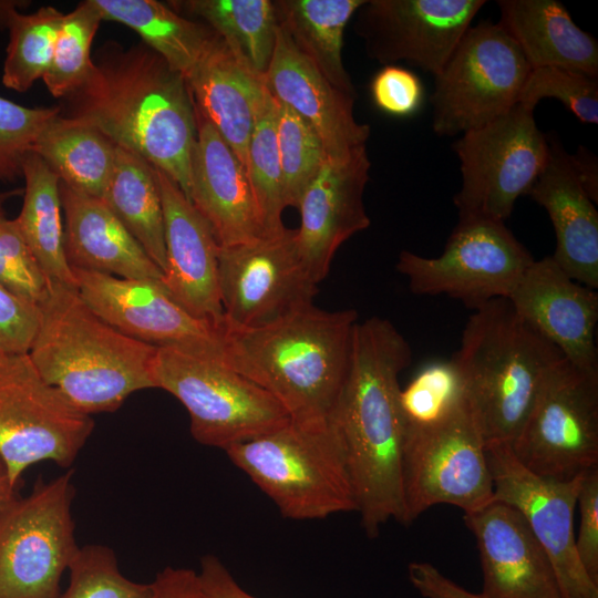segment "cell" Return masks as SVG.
<instances>
[{
	"label": "cell",
	"mask_w": 598,
	"mask_h": 598,
	"mask_svg": "<svg viewBox=\"0 0 598 598\" xmlns=\"http://www.w3.org/2000/svg\"><path fill=\"white\" fill-rule=\"evenodd\" d=\"M411 348L394 324L357 322L348 373L331 415L346 454L357 512L369 538L393 519L405 525L402 454L405 422L399 375Z\"/></svg>",
	"instance_id": "1"
},
{
	"label": "cell",
	"mask_w": 598,
	"mask_h": 598,
	"mask_svg": "<svg viewBox=\"0 0 598 598\" xmlns=\"http://www.w3.org/2000/svg\"><path fill=\"white\" fill-rule=\"evenodd\" d=\"M69 99L70 117L97 127L169 176L188 198L196 115L185 78L143 42H110Z\"/></svg>",
	"instance_id": "2"
},
{
	"label": "cell",
	"mask_w": 598,
	"mask_h": 598,
	"mask_svg": "<svg viewBox=\"0 0 598 598\" xmlns=\"http://www.w3.org/2000/svg\"><path fill=\"white\" fill-rule=\"evenodd\" d=\"M358 315L312 302L255 328L224 326L225 362L271 394L290 421L330 422L349 368Z\"/></svg>",
	"instance_id": "3"
},
{
	"label": "cell",
	"mask_w": 598,
	"mask_h": 598,
	"mask_svg": "<svg viewBox=\"0 0 598 598\" xmlns=\"http://www.w3.org/2000/svg\"><path fill=\"white\" fill-rule=\"evenodd\" d=\"M38 310L28 354L43 379L81 412H114L134 392L155 388L157 347L104 321L75 287L48 283Z\"/></svg>",
	"instance_id": "4"
},
{
	"label": "cell",
	"mask_w": 598,
	"mask_h": 598,
	"mask_svg": "<svg viewBox=\"0 0 598 598\" xmlns=\"http://www.w3.org/2000/svg\"><path fill=\"white\" fill-rule=\"evenodd\" d=\"M452 359L485 445L512 446L565 357L502 298L474 310Z\"/></svg>",
	"instance_id": "5"
},
{
	"label": "cell",
	"mask_w": 598,
	"mask_h": 598,
	"mask_svg": "<svg viewBox=\"0 0 598 598\" xmlns=\"http://www.w3.org/2000/svg\"><path fill=\"white\" fill-rule=\"evenodd\" d=\"M225 452L286 518L357 512L344 447L331 420L317 425L289 421Z\"/></svg>",
	"instance_id": "6"
},
{
	"label": "cell",
	"mask_w": 598,
	"mask_h": 598,
	"mask_svg": "<svg viewBox=\"0 0 598 598\" xmlns=\"http://www.w3.org/2000/svg\"><path fill=\"white\" fill-rule=\"evenodd\" d=\"M153 379L185 406L190 434L203 445L225 451L290 421L271 394L223 360L157 348Z\"/></svg>",
	"instance_id": "7"
},
{
	"label": "cell",
	"mask_w": 598,
	"mask_h": 598,
	"mask_svg": "<svg viewBox=\"0 0 598 598\" xmlns=\"http://www.w3.org/2000/svg\"><path fill=\"white\" fill-rule=\"evenodd\" d=\"M530 71L499 22L471 25L434 75L430 96L434 133L462 135L505 114L518 103Z\"/></svg>",
	"instance_id": "8"
},
{
	"label": "cell",
	"mask_w": 598,
	"mask_h": 598,
	"mask_svg": "<svg viewBox=\"0 0 598 598\" xmlns=\"http://www.w3.org/2000/svg\"><path fill=\"white\" fill-rule=\"evenodd\" d=\"M402 484L405 525L434 505L467 514L493 501L486 445L466 398L436 422L405 425Z\"/></svg>",
	"instance_id": "9"
},
{
	"label": "cell",
	"mask_w": 598,
	"mask_h": 598,
	"mask_svg": "<svg viewBox=\"0 0 598 598\" xmlns=\"http://www.w3.org/2000/svg\"><path fill=\"white\" fill-rule=\"evenodd\" d=\"M73 470L38 478L0 513V598H60V581L80 546L71 507Z\"/></svg>",
	"instance_id": "10"
},
{
	"label": "cell",
	"mask_w": 598,
	"mask_h": 598,
	"mask_svg": "<svg viewBox=\"0 0 598 598\" xmlns=\"http://www.w3.org/2000/svg\"><path fill=\"white\" fill-rule=\"evenodd\" d=\"M462 183L453 203L458 219L504 221L545 167L549 144L534 110L517 103L505 114L465 132L453 145Z\"/></svg>",
	"instance_id": "11"
},
{
	"label": "cell",
	"mask_w": 598,
	"mask_h": 598,
	"mask_svg": "<svg viewBox=\"0 0 598 598\" xmlns=\"http://www.w3.org/2000/svg\"><path fill=\"white\" fill-rule=\"evenodd\" d=\"M93 429V417L49 384L28 353H0V457L14 485L39 462L70 468Z\"/></svg>",
	"instance_id": "12"
},
{
	"label": "cell",
	"mask_w": 598,
	"mask_h": 598,
	"mask_svg": "<svg viewBox=\"0 0 598 598\" xmlns=\"http://www.w3.org/2000/svg\"><path fill=\"white\" fill-rule=\"evenodd\" d=\"M535 259L504 221L458 219L442 254L403 250L396 269L416 295H447L473 310L507 299Z\"/></svg>",
	"instance_id": "13"
},
{
	"label": "cell",
	"mask_w": 598,
	"mask_h": 598,
	"mask_svg": "<svg viewBox=\"0 0 598 598\" xmlns=\"http://www.w3.org/2000/svg\"><path fill=\"white\" fill-rule=\"evenodd\" d=\"M509 447L529 471L557 480L598 466V371L559 361Z\"/></svg>",
	"instance_id": "14"
},
{
	"label": "cell",
	"mask_w": 598,
	"mask_h": 598,
	"mask_svg": "<svg viewBox=\"0 0 598 598\" xmlns=\"http://www.w3.org/2000/svg\"><path fill=\"white\" fill-rule=\"evenodd\" d=\"M317 286L298 250L297 229L218 248L225 324L255 328L312 302Z\"/></svg>",
	"instance_id": "15"
},
{
	"label": "cell",
	"mask_w": 598,
	"mask_h": 598,
	"mask_svg": "<svg viewBox=\"0 0 598 598\" xmlns=\"http://www.w3.org/2000/svg\"><path fill=\"white\" fill-rule=\"evenodd\" d=\"M493 501L517 508L546 550L564 598H598L576 550L574 513L582 475L557 480L525 467L508 445L486 446Z\"/></svg>",
	"instance_id": "16"
},
{
	"label": "cell",
	"mask_w": 598,
	"mask_h": 598,
	"mask_svg": "<svg viewBox=\"0 0 598 598\" xmlns=\"http://www.w3.org/2000/svg\"><path fill=\"white\" fill-rule=\"evenodd\" d=\"M72 271L86 305L122 333L157 348L225 361L223 329L192 316L162 282Z\"/></svg>",
	"instance_id": "17"
},
{
	"label": "cell",
	"mask_w": 598,
	"mask_h": 598,
	"mask_svg": "<svg viewBox=\"0 0 598 598\" xmlns=\"http://www.w3.org/2000/svg\"><path fill=\"white\" fill-rule=\"evenodd\" d=\"M486 3L485 0H365L354 32L368 56L383 65L406 61L433 75Z\"/></svg>",
	"instance_id": "18"
},
{
	"label": "cell",
	"mask_w": 598,
	"mask_h": 598,
	"mask_svg": "<svg viewBox=\"0 0 598 598\" xmlns=\"http://www.w3.org/2000/svg\"><path fill=\"white\" fill-rule=\"evenodd\" d=\"M370 167L365 146L327 156L300 199L298 250L316 285L327 277L339 247L370 226L363 202Z\"/></svg>",
	"instance_id": "19"
},
{
	"label": "cell",
	"mask_w": 598,
	"mask_h": 598,
	"mask_svg": "<svg viewBox=\"0 0 598 598\" xmlns=\"http://www.w3.org/2000/svg\"><path fill=\"white\" fill-rule=\"evenodd\" d=\"M155 168L159 187L166 264L163 286L195 318L223 329L218 287V244L205 218L179 186Z\"/></svg>",
	"instance_id": "20"
},
{
	"label": "cell",
	"mask_w": 598,
	"mask_h": 598,
	"mask_svg": "<svg viewBox=\"0 0 598 598\" xmlns=\"http://www.w3.org/2000/svg\"><path fill=\"white\" fill-rule=\"evenodd\" d=\"M473 533L486 598H564L553 564L522 513L492 501L463 515Z\"/></svg>",
	"instance_id": "21"
},
{
	"label": "cell",
	"mask_w": 598,
	"mask_h": 598,
	"mask_svg": "<svg viewBox=\"0 0 598 598\" xmlns=\"http://www.w3.org/2000/svg\"><path fill=\"white\" fill-rule=\"evenodd\" d=\"M516 313L571 364L598 371V293L571 279L547 256L534 260L507 298Z\"/></svg>",
	"instance_id": "22"
},
{
	"label": "cell",
	"mask_w": 598,
	"mask_h": 598,
	"mask_svg": "<svg viewBox=\"0 0 598 598\" xmlns=\"http://www.w3.org/2000/svg\"><path fill=\"white\" fill-rule=\"evenodd\" d=\"M195 115L188 199L208 223L219 247L262 237L266 234L244 165L196 109Z\"/></svg>",
	"instance_id": "23"
},
{
	"label": "cell",
	"mask_w": 598,
	"mask_h": 598,
	"mask_svg": "<svg viewBox=\"0 0 598 598\" xmlns=\"http://www.w3.org/2000/svg\"><path fill=\"white\" fill-rule=\"evenodd\" d=\"M264 84L270 94L305 118L319 134L327 156L365 146L370 126L354 116L355 97L334 87L279 25Z\"/></svg>",
	"instance_id": "24"
},
{
	"label": "cell",
	"mask_w": 598,
	"mask_h": 598,
	"mask_svg": "<svg viewBox=\"0 0 598 598\" xmlns=\"http://www.w3.org/2000/svg\"><path fill=\"white\" fill-rule=\"evenodd\" d=\"M547 163L527 195L547 212L556 236L554 261L575 281L598 289V212L568 154L547 136Z\"/></svg>",
	"instance_id": "25"
},
{
	"label": "cell",
	"mask_w": 598,
	"mask_h": 598,
	"mask_svg": "<svg viewBox=\"0 0 598 598\" xmlns=\"http://www.w3.org/2000/svg\"><path fill=\"white\" fill-rule=\"evenodd\" d=\"M71 269L162 282L163 272L105 202L59 183ZM163 283V282H162Z\"/></svg>",
	"instance_id": "26"
},
{
	"label": "cell",
	"mask_w": 598,
	"mask_h": 598,
	"mask_svg": "<svg viewBox=\"0 0 598 598\" xmlns=\"http://www.w3.org/2000/svg\"><path fill=\"white\" fill-rule=\"evenodd\" d=\"M195 109L215 127L245 167L248 143L267 94L219 39L186 79Z\"/></svg>",
	"instance_id": "27"
},
{
	"label": "cell",
	"mask_w": 598,
	"mask_h": 598,
	"mask_svg": "<svg viewBox=\"0 0 598 598\" xmlns=\"http://www.w3.org/2000/svg\"><path fill=\"white\" fill-rule=\"evenodd\" d=\"M499 23L532 69L561 68L598 76V43L556 0H498Z\"/></svg>",
	"instance_id": "28"
},
{
	"label": "cell",
	"mask_w": 598,
	"mask_h": 598,
	"mask_svg": "<svg viewBox=\"0 0 598 598\" xmlns=\"http://www.w3.org/2000/svg\"><path fill=\"white\" fill-rule=\"evenodd\" d=\"M103 21L134 30L142 42L161 55L185 80L219 37L205 23L183 17L156 0H93Z\"/></svg>",
	"instance_id": "29"
},
{
	"label": "cell",
	"mask_w": 598,
	"mask_h": 598,
	"mask_svg": "<svg viewBox=\"0 0 598 598\" xmlns=\"http://www.w3.org/2000/svg\"><path fill=\"white\" fill-rule=\"evenodd\" d=\"M365 0H274L279 25L299 52L338 90L357 96L342 60L343 34Z\"/></svg>",
	"instance_id": "30"
},
{
	"label": "cell",
	"mask_w": 598,
	"mask_h": 598,
	"mask_svg": "<svg viewBox=\"0 0 598 598\" xmlns=\"http://www.w3.org/2000/svg\"><path fill=\"white\" fill-rule=\"evenodd\" d=\"M167 4L183 17L207 24L241 65L264 78L279 28L274 0H176Z\"/></svg>",
	"instance_id": "31"
},
{
	"label": "cell",
	"mask_w": 598,
	"mask_h": 598,
	"mask_svg": "<svg viewBox=\"0 0 598 598\" xmlns=\"http://www.w3.org/2000/svg\"><path fill=\"white\" fill-rule=\"evenodd\" d=\"M117 145L91 123L61 114L38 136L37 154L60 182L102 197L111 178Z\"/></svg>",
	"instance_id": "32"
},
{
	"label": "cell",
	"mask_w": 598,
	"mask_h": 598,
	"mask_svg": "<svg viewBox=\"0 0 598 598\" xmlns=\"http://www.w3.org/2000/svg\"><path fill=\"white\" fill-rule=\"evenodd\" d=\"M23 202L16 217L21 234L48 283L76 288L64 250V225L59 177L34 153L22 167Z\"/></svg>",
	"instance_id": "33"
},
{
	"label": "cell",
	"mask_w": 598,
	"mask_h": 598,
	"mask_svg": "<svg viewBox=\"0 0 598 598\" xmlns=\"http://www.w3.org/2000/svg\"><path fill=\"white\" fill-rule=\"evenodd\" d=\"M101 198L163 272L164 216L154 166L117 146L114 168Z\"/></svg>",
	"instance_id": "34"
},
{
	"label": "cell",
	"mask_w": 598,
	"mask_h": 598,
	"mask_svg": "<svg viewBox=\"0 0 598 598\" xmlns=\"http://www.w3.org/2000/svg\"><path fill=\"white\" fill-rule=\"evenodd\" d=\"M64 13L51 6L32 13L13 9L7 21L9 42L3 62L2 84L27 92L43 79L51 64L55 40Z\"/></svg>",
	"instance_id": "35"
},
{
	"label": "cell",
	"mask_w": 598,
	"mask_h": 598,
	"mask_svg": "<svg viewBox=\"0 0 598 598\" xmlns=\"http://www.w3.org/2000/svg\"><path fill=\"white\" fill-rule=\"evenodd\" d=\"M267 89V87H266ZM277 100L267 90L248 143L245 169L266 235L276 234L282 223L281 166L277 142Z\"/></svg>",
	"instance_id": "36"
},
{
	"label": "cell",
	"mask_w": 598,
	"mask_h": 598,
	"mask_svg": "<svg viewBox=\"0 0 598 598\" xmlns=\"http://www.w3.org/2000/svg\"><path fill=\"white\" fill-rule=\"evenodd\" d=\"M103 21L93 0L82 1L64 14L43 82L54 97H68L93 69L91 45Z\"/></svg>",
	"instance_id": "37"
},
{
	"label": "cell",
	"mask_w": 598,
	"mask_h": 598,
	"mask_svg": "<svg viewBox=\"0 0 598 598\" xmlns=\"http://www.w3.org/2000/svg\"><path fill=\"white\" fill-rule=\"evenodd\" d=\"M277 142L285 207L300 199L322 167L327 153L316 130L298 113L277 101Z\"/></svg>",
	"instance_id": "38"
},
{
	"label": "cell",
	"mask_w": 598,
	"mask_h": 598,
	"mask_svg": "<svg viewBox=\"0 0 598 598\" xmlns=\"http://www.w3.org/2000/svg\"><path fill=\"white\" fill-rule=\"evenodd\" d=\"M464 399L463 380L453 359L426 364L400 391V405L408 426L436 422Z\"/></svg>",
	"instance_id": "39"
},
{
	"label": "cell",
	"mask_w": 598,
	"mask_h": 598,
	"mask_svg": "<svg viewBox=\"0 0 598 598\" xmlns=\"http://www.w3.org/2000/svg\"><path fill=\"white\" fill-rule=\"evenodd\" d=\"M70 582L60 598H154L152 582L125 577L107 546H80L69 568Z\"/></svg>",
	"instance_id": "40"
},
{
	"label": "cell",
	"mask_w": 598,
	"mask_h": 598,
	"mask_svg": "<svg viewBox=\"0 0 598 598\" xmlns=\"http://www.w3.org/2000/svg\"><path fill=\"white\" fill-rule=\"evenodd\" d=\"M546 97L560 101L582 123H598V76L553 66L532 69L518 103L535 110Z\"/></svg>",
	"instance_id": "41"
},
{
	"label": "cell",
	"mask_w": 598,
	"mask_h": 598,
	"mask_svg": "<svg viewBox=\"0 0 598 598\" xmlns=\"http://www.w3.org/2000/svg\"><path fill=\"white\" fill-rule=\"evenodd\" d=\"M21 194L22 188L0 192V283L20 299L38 305L47 291V279L16 218H8L4 210V204Z\"/></svg>",
	"instance_id": "42"
},
{
	"label": "cell",
	"mask_w": 598,
	"mask_h": 598,
	"mask_svg": "<svg viewBox=\"0 0 598 598\" xmlns=\"http://www.w3.org/2000/svg\"><path fill=\"white\" fill-rule=\"evenodd\" d=\"M61 114L60 107H27L0 96V182L22 177L25 156L43 128Z\"/></svg>",
	"instance_id": "43"
},
{
	"label": "cell",
	"mask_w": 598,
	"mask_h": 598,
	"mask_svg": "<svg viewBox=\"0 0 598 598\" xmlns=\"http://www.w3.org/2000/svg\"><path fill=\"white\" fill-rule=\"evenodd\" d=\"M370 90L375 106L392 116H411L423 102L420 78L395 64L384 65L372 79Z\"/></svg>",
	"instance_id": "44"
},
{
	"label": "cell",
	"mask_w": 598,
	"mask_h": 598,
	"mask_svg": "<svg viewBox=\"0 0 598 598\" xmlns=\"http://www.w3.org/2000/svg\"><path fill=\"white\" fill-rule=\"evenodd\" d=\"M38 322V305L20 299L0 283V353H28Z\"/></svg>",
	"instance_id": "45"
},
{
	"label": "cell",
	"mask_w": 598,
	"mask_h": 598,
	"mask_svg": "<svg viewBox=\"0 0 598 598\" xmlns=\"http://www.w3.org/2000/svg\"><path fill=\"white\" fill-rule=\"evenodd\" d=\"M577 505L580 522L576 550L586 573L598 585V466L584 473Z\"/></svg>",
	"instance_id": "46"
},
{
	"label": "cell",
	"mask_w": 598,
	"mask_h": 598,
	"mask_svg": "<svg viewBox=\"0 0 598 598\" xmlns=\"http://www.w3.org/2000/svg\"><path fill=\"white\" fill-rule=\"evenodd\" d=\"M408 578L423 598H486L465 589L426 561L410 563Z\"/></svg>",
	"instance_id": "47"
},
{
	"label": "cell",
	"mask_w": 598,
	"mask_h": 598,
	"mask_svg": "<svg viewBox=\"0 0 598 598\" xmlns=\"http://www.w3.org/2000/svg\"><path fill=\"white\" fill-rule=\"evenodd\" d=\"M196 573L204 598H258L246 591L215 555L202 557Z\"/></svg>",
	"instance_id": "48"
},
{
	"label": "cell",
	"mask_w": 598,
	"mask_h": 598,
	"mask_svg": "<svg viewBox=\"0 0 598 598\" xmlns=\"http://www.w3.org/2000/svg\"><path fill=\"white\" fill-rule=\"evenodd\" d=\"M154 598H204L197 573L189 568L165 567L152 581Z\"/></svg>",
	"instance_id": "49"
},
{
	"label": "cell",
	"mask_w": 598,
	"mask_h": 598,
	"mask_svg": "<svg viewBox=\"0 0 598 598\" xmlns=\"http://www.w3.org/2000/svg\"><path fill=\"white\" fill-rule=\"evenodd\" d=\"M571 161L587 193L597 203L598 171L596 157L587 148L579 147L577 153L571 155Z\"/></svg>",
	"instance_id": "50"
},
{
	"label": "cell",
	"mask_w": 598,
	"mask_h": 598,
	"mask_svg": "<svg viewBox=\"0 0 598 598\" xmlns=\"http://www.w3.org/2000/svg\"><path fill=\"white\" fill-rule=\"evenodd\" d=\"M16 486L9 476L8 468L0 457V513L16 496Z\"/></svg>",
	"instance_id": "51"
},
{
	"label": "cell",
	"mask_w": 598,
	"mask_h": 598,
	"mask_svg": "<svg viewBox=\"0 0 598 598\" xmlns=\"http://www.w3.org/2000/svg\"><path fill=\"white\" fill-rule=\"evenodd\" d=\"M29 2L16 0H0V31L7 29V21L13 9L27 8Z\"/></svg>",
	"instance_id": "52"
}]
</instances>
